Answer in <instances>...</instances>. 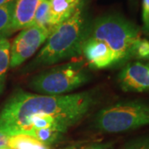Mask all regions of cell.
I'll return each mask as SVG.
<instances>
[{
    "label": "cell",
    "mask_w": 149,
    "mask_h": 149,
    "mask_svg": "<svg viewBox=\"0 0 149 149\" xmlns=\"http://www.w3.org/2000/svg\"><path fill=\"white\" fill-rule=\"evenodd\" d=\"M93 125L106 133H125L149 125V102L124 100L104 107L96 113Z\"/></svg>",
    "instance_id": "277c9868"
},
{
    "label": "cell",
    "mask_w": 149,
    "mask_h": 149,
    "mask_svg": "<svg viewBox=\"0 0 149 149\" xmlns=\"http://www.w3.org/2000/svg\"><path fill=\"white\" fill-rule=\"evenodd\" d=\"M85 39L105 43L120 65L133 57L134 47L141 39V32L139 27L125 17L118 14H106L88 24Z\"/></svg>",
    "instance_id": "3957f363"
},
{
    "label": "cell",
    "mask_w": 149,
    "mask_h": 149,
    "mask_svg": "<svg viewBox=\"0 0 149 149\" xmlns=\"http://www.w3.org/2000/svg\"><path fill=\"white\" fill-rule=\"evenodd\" d=\"M50 32L47 27L34 24L22 29L10 47L11 67H17L30 58L47 41Z\"/></svg>",
    "instance_id": "8992f818"
},
{
    "label": "cell",
    "mask_w": 149,
    "mask_h": 149,
    "mask_svg": "<svg viewBox=\"0 0 149 149\" xmlns=\"http://www.w3.org/2000/svg\"><path fill=\"white\" fill-rule=\"evenodd\" d=\"M50 17H51V12H50L49 0H41L36 11L32 25L34 24L40 27H47L51 31Z\"/></svg>",
    "instance_id": "9a60e30c"
},
{
    "label": "cell",
    "mask_w": 149,
    "mask_h": 149,
    "mask_svg": "<svg viewBox=\"0 0 149 149\" xmlns=\"http://www.w3.org/2000/svg\"><path fill=\"white\" fill-rule=\"evenodd\" d=\"M143 21L145 29L149 32V0H143Z\"/></svg>",
    "instance_id": "ac0fdd59"
},
{
    "label": "cell",
    "mask_w": 149,
    "mask_h": 149,
    "mask_svg": "<svg viewBox=\"0 0 149 149\" xmlns=\"http://www.w3.org/2000/svg\"><path fill=\"white\" fill-rule=\"evenodd\" d=\"M65 133L60 131L56 128H40V129H34L30 133V136L35 138L40 142L44 144L50 146L52 144L57 143L61 140Z\"/></svg>",
    "instance_id": "5bb4252c"
},
{
    "label": "cell",
    "mask_w": 149,
    "mask_h": 149,
    "mask_svg": "<svg viewBox=\"0 0 149 149\" xmlns=\"http://www.w3.org/2000/svg\"><path fill=\"white\" fill-rule=\"evenodd\" d=\"M16 0H11L0 6V40L7 38L13 32L12 22Z\"/></svg>",
    "instance_id": "7c38bea8"
},
{
    "label": "cell",
    "mask_w": 149,
    "mask_h": 149,
    "mask_svg": "<svg viewBox=\"0 0 149 149\" xmlns=\"http://www.w3.org/2000/svg\"><path fill=\"white\" fill-rule=\"evenodd\" d=\"M81 52L84 54L90 66L94 69H104L118 65L114 54L106 44L94 39H85Z\"/></svg>",
    "instance_id": "ba28073f"
},
{
    "label": "cell",
    "mask_w": 149,
    "mask_h": 149,
    "mask_svg": "<svg viewBox=\"0 0 149 149\" xmlns=\"http://www.w3.org/2000/svg\"><path fill=\"white\" fill-rule=\"evenodd\" d=\"M83 0H49L50 3V28L65 21L74 13Z\"/></svg>",
    "instance_id": "30bf717a"
},
{
    "label": "cell",
    "mask_w": 149,
    "mask_h": 149,
    "mask_svg": "<svg viewBox=\"0 0 149 149\" xmlns=\"http://www.w3.org/2000/svg\"><path fill=\"white\" fill-rule=\"evenodd\" d=\"M123 91L143 92L149 91V66L141 62H133L124 66L118 76Z\"/></svg>",
    "instance_id": "52a82bcc"
},
{
    "label": "cell",
    "mask_w": 149,
    "mask_h": 149,
    "mask_svg": "<svg viewBox=\"0 0 149 149\" xmlns=\"http://www.w3.org/2000/svg\"><path fill=\"white\" fill-rule=\"evenodd\" d=\"M10 42L4 38L0 40V95L5 88L7 70L10 61Z\"/></svg>",
    "instance_id": "4fadbf2b"
},
{
    "label": "cell",
    "mask_w": 149,
    "mask_h": 149,
    "mask_svg": "<svg viewBox=\"0 0 149 149\" xmlns=\"http://www.w3.org/2000/svg\"><path fill=\"white\" fill-rule=\"evenodd\" d=\"M41 0H16L13 15V32L32 25L36 11Z\"/></svg>",
    "instance_id": "9c48e42d"
},
{
    "label": "cell",
    "mask_w": 149,
    "mask_h": 149,
    "mask_svg": "<svg viewBox=\"0 0 149 149\" xmlns=\"http://www.w3.org/2000/svg\"><path fill=\"white\" fill-rule=\"evenodd\" d=\"M133 57L139 59H149V41L147 39L141 38L137 42L134 52H133Z\"/></svg>",
    "instance_id": "e0dca14e"
},
{
    "label": "cell",
    "mask_w": 149,
    "mask_h": 149,
    "mask_svg": "<svg viewBox=\"0 0 149 149\" xmlns=\"http://www.w3.org/2000/svg\"><path fill=\"white\" fill-rule=\"evenodd\" d=\"M0 149H10L8 147H7V148H0Z\"/></svg>",
    "instance_id": "7402d4cb"
},
{
    "label": "cell",
    "mask_w": 149,
    "mask_h": 149,
    "mask_svg": "<svg viewBox=\"0 0 149 149\" xmlns=\"http://www.w3.org/2000/svg\"><path fill=\"white\" fill-rule=\"evenodd\" d=\"M88 149H106V148L104 146H102V145H96V146H93V147H91Z\"/></svg>",
    "instance_id": "44dd1931"
},
{
    "label": "cell",
    "mask_w": 149,
    "mask_h": 149,
    "mask_svg": "<svg viewBox=\"0 0 149 149\" xmlns=\"http://www.w3.org/2000/svg\"><path fill=\"white\" fill-rule=\"evenodd\" d=\"M88 24L81 3L69 18L52 30L46 44L29 66L50 65L80 55Z\"/></svg>",
    "instance_id": "7a4b0ae2"
},
{
    "label": "cell",
    "mask_w": 149,
    "mask_h": 149,
    "mask_svg": "<svg viewBox=\"0 0 149 149\" xmlns=\"http://www.w3.org/2000/svg\"><path fill=\"white\" fill-rule=\"evenodd\" d=\"M91 79L88 69L82 63H69L54 67L35 75L28 86L41 95H58L74 91Z\"/></svg>",
    "instance_id": "5b68a950"
},
{
    "label": "cell",
    "mask_w": 149,
    "mask_h": 149,
    "mask_svg": "<svg viewBox=\"0 0 149 149\" xmlns=\"http://www.w3.org/2000/svg\"><path fill=\"white\" fill-rule=\"evenodd\" d=\"M122 149H149V133L130 140Z\"/></svg>",
    "instance_id": "2e32d148"
},
{
    "label": "cell",
    "mask_w": 149,
    "mask_h": 149,
    "mask_svg": "<svg viewBox=\"0 0 149 149\" xmlns=\"http://www.w3.org/2000/svg\"><path fill=\"white\" fill-rule=\"evenodd\" d=\"M96 103L95 92L47 95L17 91L0 112V129L9 136L27 133V123L34 115L56 118L68 128L80 121Z\"/></svg>",
    "instance_id": "6da1fadb"
},
{
    "label": "cell",
    "mask_w": 149,
    "mask_h": 149,
    "mask_svg": "<svg viewBox=\"0 0 149 149\" xmlns=\"http://www.w3.org/2000/svg\"><path fill=\"white\" fill-rule=\"evenodd\" d=\"M8 147L10 149H51L49 146L27 134L11 136Z\"/></svg>",
    "instance_id": "8fae6325"
},
{
    "label": "cell",
    "mask_w": 149,
    "mask_h": 149,
    "mask_svg": "<svg viewBox=\"0 0 149 149\" xmlns=\"http://www.w3.org/2000/svg\"><path fill=\"white\" fill-rule=\"evenodd\" d=\"M10 137L8 133L0 129V148L8 147V143Z\"/></svg>",
    "instance_id": "d6986e66"
},
{
    "label": "cell",
    "mask_w": 149,
    "mask_h": 149,
    "mask_svg": "<svg viewBox=\"0 0 149 149\" xmlns=\"http://www.w3.org/2000/svg\"><path fill=\"white\" fill-rule=\"evenodd\" d=\"M79 147H80V144H72V145H70V146H67V147H65V148L60 149H78Z\"/></svg>",
    "instance_id": "ffe728a7"
}]
</instances>
